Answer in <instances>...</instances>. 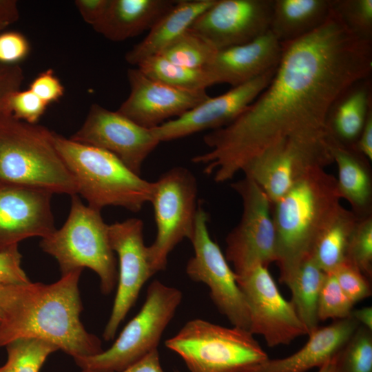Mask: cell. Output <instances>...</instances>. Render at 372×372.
<instances>
[{"label": "cell", "mask_w": 372, "mask_h": 372, "mask_svg": "<svg viewBox=\"0 0 372 372\" xmlns=\"http://www.w3.org/2000/svg\"><path fill=\"white\" fill-rule=\"evenodd\" d=\"M217 51L207 40L189 29L158 56L180 65L206 68L213 61Z\"/></svg>", "instance_id": "cell-30"}, {"label": "cell", "mask_w": 372, "mask_h": 372, "mask_svg": "<svg viewBox=\"0 0 372 372\" xmlns=\"http://www.w3.org/2000/svg\"><path fill=\"white\" fill-rule=\"evenodd\" d=\"M216 0H179L149 29L147 35L125 56L136 67L145 59L158 55L165 48L190 28L197 18Z\"/></svg>", "instance_id": "cell-23"}, {"label": "cell", "mask_w": 372, "mask_h": 372, "mask_svg": "<svg viewBox=\"0 0 372 372\" xmlns=\"http://www.w3.org/2000/svg\"><path fill=\"white\" fill-rule=\"evenodd\" d=\"M236 277L248 307L252 334L262 335L270 347L289 344L307 335L293 304L283 298L267 267L258 266Z\"/></svg>", "instance_id": "cell-13"}, {"label": "cell", "mask_w": 372, "mask_h": 372, "mask_svg": "<svg viewBox=\"0 0 372 372\" xmlns=\"http://www.w3.org/2000/svg\"><path fill=\"white\" fill-rule=\"evenodd\" d=\"M336 178L315 169L272 204L280 282L311 256L319 236L342 205Z\"/></svg>", "instance_id": "cell-3"}, {"label": "cell", "mask_w": 372, "mask_h": 372, "mask_svg": "<svg viewBox=\"0 0 372 372\" xmlns=\"http://www.w3.org/2000/svg\"><path fill=\"white\" fill-rule=\"evenodd\" d=\"M346 261L371 279L372 214L359 218L348 244Z\"/></svg>", "instance_id": "cell-33"}, {"label": "cell", "mask_w": 372, "mask_h": 372, "mask_svg": "<svg viewBox=\"0 0 372 372\" xmlns=\"http://www.w3.org/2000/svg\"><path fill=\"white\" fill-rule=\"evenodd\" d=\"M82 372H100L83 370ZM118 372H164L161 365L158 349H154L143 358Z\"/></svg>", "instance_id": "cell-43"}, {"label": "cell", "mask_w": 372, "mask_h": 372, "mask_svg": "<svg viewBox=\"0 0 372 372\" xmlns=\"http://www.w3.org/2000/svg\"><path fill=\"white\" fill-rule=\"evenodd\" d=\"M333 163L338 167V188L342 199L351 211L363 218L371 214L372 178L369 161L352 147L338 144L331 139Z\"/></svg>", "instance_id": "cell-25"}, {"label": "cell", "mask_w": 372, "mask_h": 372, "mask_svg": "<svg viewBox=\"0 0 372 372\" xmlns=\"http://www.w3.org/2000/svg\"><path fill=\"white\" fill-rule=\"evenodd\" d=\"M208 214L199 201L194 236V254L186 265V273L194 282H203L218 311L233 327L249 331V309L233 269L220 248L211 238Z\"/></svg>", "instance_id": "cell-12"}, {"label": "cell", "mask_w": 372, "mask_h": 372, "mask_svg": "<svg viewBox=\"0 0 372 372\" xmlns=\"http://www.w3.org/2000/svg\"><path fill=\"white\" fill-rule=\"evenodd\" d=\"M48 105L29 89L17 91L10 100L12 115L30 124L37 123Z\"/></svg>", "instance_id": "cell-37"}, {"label": "cell", "mask_w": 372, "mask_h": 372, "mask_svg": "<svg viewBox=\"0 0 372 372\" xmlns=\"http://www.w3.org/2000/svg\"><path fill=\"white\" fill-rule=\"evenodd\" d=\"M327 130L285 138L267 147L243 168L275 203L312 171L333 163Z\"/></svg>", "instance_id": "cell-9"}, {"label": "cell", "mask_w": 372, "mask_h": 372, "mask_svg": "<svg viewBox=\"0 0 372 372\" xmlns=\"http://www.w3.org/2000/svg\"><path fill=\"white\" fill-rule=\"evenodd\" d=\"M109 0H76L74 4L83 20L92 27L103 17Z\"/></svg>", "instance_id": "cell-42"}, {"label": "cell", "mask_w": 372, "mask_h": 372, "mask_svg": "<svg viewBox=\"0 0 372 372\" xmlns=\"http://www.w3.org/2000/svg\"><path fill=\"white\" fill-rule=\"evenodd\" d=\"M359 325L349 316L318 327L308 335V341L297 352L284 358H269L254 372H307L320 368L340 352Z\"/></svg>", "instance_id": "cell-21"}, {"label": "cell", "mask_w": 372, "mask_h": 372, "mask_svg": "<svg viewBox=\"0 0 372 372\" xmlns=\"http://www.w3.org/2000/svg\"><path fill=\"white\" fill-rule=\"evenodd\" d=\"M178 372V371H177Z\"/></svg>", "instance_id": "cell-50"}, {"label": "cell", "mask_w": 372, "mask_h": 372, "mask_svg": "<svg viewBox=\"0 0 372 372\" xmlns=\"http://www.w3.org/2000/svg\"><path fill=\"white\" fill-rule=\"evenodd\" d=\"M0 372H2L1 366L0 367Z\"/></svg>", "instance_id": "cell-49"}, {"label": "cell", "mask_w": 372, "mask_h": 372, "mask_svg": "<svg viewBox=\"0 0 372 372\" xmlns=\"http://www.w3.org/2000/svg\"><path fill=\"white\" fill-rule=\"evenodd\" d=\"M19 18L17 2L15 0H0V32Z\"/></svg>", "instance_id": "cell-45"}, {"label": "cell", "mask_w": 372, "mask_h": 372, "mask_svg": "<svg viewBox=\"0 0 372 372\" xmlns=\"http://www.w3.org/2000/svg\"><path fill=\"white\" fill-rule=\"evenodd\" d=\"M333 0H273L270 31L280 43L299 39L329 17Z\"/></svg>", "instance_id": "cell-26"}, {"label": "cell", "mask_w": 372, "mask_h": 372, "mask_svg": "<svg viewBox=\"0 0 372 372\" xmlns=\"http://www.w3.org/2000/svg\"><path fill=\"white\" fill-rule=\"evenodd\" d=\"M354 303L344 293L332 273H326L318 301L319 321L340 320L351 316Z\"/></svg>", "instance_id": "cell-34"}, {"label": "cell", "mask_w": 372, "mask_h": 372, "mask_svg": "<svg viewBox=\"0 0 372 372\" xmlns=\"http://www.w3.org/2000/svg\"><path fill=\"white\" fill-rule=\"evenodd\" d=\"M231 187L242 204L238 225L227 234L225 258L236 276L258 266L276 262V238L272 204L264 191L250 178L233 183Z\"/></svg>", "instance_id": "cell-11"}, {"label": "cell", "mask_w": 372, "mask_h": 372, "mask_svg": "<svg viewBox=\"0 0 372 372\" xmlns=\"http://www.w3.org/2000/svg\"><path fill=\"white\" fill-rule=\"evenodd\" d=\"M281 44L282 56L267 87L234 121L207 134L203 141L210 150L192 158L216 183L232 179L285 138L327 130L335 101L371 76L372 41L351 32L333 8L317 29Z\"/></svg>", "instance_id": "cell-1"}, {"label": "cell", "mask_w": 372, "mask_h": 372, "mask_svg": "<svg viewBox=\"0 0 372 372\" xmlns=\"http://www.w3.org/2000/svg\"><path fill=\"white\" fill-rule=\"evenodd\" d=\"M70 138L111 153L140 176L143 163L160 143L152 129L96 103L91 105L84 123Z\"/></svg>", "instance_id": "cell-15"}, {"label": "cell", "mask_w": 372, "mask_h": 372, "mask_svg": "<svg viewBox=\"0 0 372 372\" xmlns=\"http://www.w3.org/2000/svg\"><path fill=\"white\" fill-rule=\"evenodd\" d=\"M360 325L372 330V308L364 307L358 309H353L351 316Z\"/></svg>", "instance_id": "cell-46"}, {"label": "cell", "mask_w": 372, "mask_h": 372, "mask_svg": "<svg viewBox=\"0 0 372 372\" xmlns=\"http://www.w3.org/2000/svg\"><path fill=\"white\" fill-rule=\"evenodd\" d=\"M172 0H109L93 28L112 41H123L149 29L175 4Z\"/></svg>", "instance_id": "cell-22"}, {"label": "cell", "mask_w": 372, "mask_h": 372, "mask_svg": "<svg viewBox=\"0 0 372 372\" xmlns=\"http://www.w3.org/2000/svg\"><path fill=\"white\" fill-rule=\"evenodd\" d=\"M83 270L51 284L6 285L1 305L0 347L23 338L44 340L74 360L101 353L102 342L81 321L83 309L79 288Z\"/></svg>", "instance_id": "cell-2"}, {"label": "cell", "mask_w": 372, "mask_h": 372, "mask_svg": "<svg viewBox=\"0 0 372 372\" xmlns=\"http://www.w3.org/2000/svg\"><path fill=\"white\" fill-rule=\"evenodd\" d=\"M30 43L26 37L16 31L0 33V63L17 65L30 52Z\"/></svg>", "instance_id": "cell-38"}, {"label": "cell", "mask_w": 372, "mask_h": 372, "mask_svg": "<svg viewBox=\"0 0 372 372\" xmlns=\"http://www.w3.org/2000/svg\"><path fill=\"white\" fill-rule=\"evenodd\" d=\"M0 180L52 194H77L76 183L57 151L53 131L0 116Z\"/></svg>", "instance_id": "cell-4"}, {"label": "cell", "mask_w": 372, "mask_h": 372, "mask_svg": "<svg viewBox=\"0 0 372 372\" xmlns=\"http://www.w3.org/2000/svg\"><path fill=\"white\" fill-rule=\"evenodd\" d=\"M282 52L281 43L269 30L250 42L218 50L206 68L216 84L233 87L276 69Z\"/></svg>", "instance_id": "cell-20"}, {"label": "cell", "mask_w": 372, "mask_h": 372, "mask_svg": "<svg viewBox=\"0 0 372 372\" xmlns=\"http://www.w3.org/2000/svg\"><path fill=\"white\" fill-rule=\"evenodd\" d=\"M156 226L154 242L147 247L154 275L166 269L170 253L183 240H191L195 230L198 185L194 174L183 167H173L154 182L149 202Z\"/></svg>", "instance_id": "cell-10"}, {"label": "cell", "mask_w": 372, "mask_h": 372, "mask_svg": "<svg viewBox=\"0 0 372 372\" xmlns=\"http://www.w3.org/2000/svg\"><path fill=\"white\" fill-rule=\"evenodd\" d=\"M273 0H216L190 27L217 50L250 42L270 30Z\"/></svg>", "instance_id": "cell-16"}, {"label": "cell", "mask_w": 372, "mask_h": 372, "mask_svg": "<svg viewBox=\"0 0 372 372\" xmlns=\"http://www.w3.org/2000/svg\"><path fill=\"white\" fill-rule=\"evenodd\" d=\"M28 89L48 104L59 101L65 92L63 85L52 69L37 76Z\"/></svg>", "instance_id": "cell-41"}, {"label": "cell", "mask_w": 372, "mask_h": 372, "mask_svg": "<svg viewBox=\"0 0 372 372\" xmlns=\"http://www.w3.org/2000/svg\"><path fill=\"white\" fill-rule=\"evenodd\" d=\"M332 8L351 32L372 41V0H333Z\"/></svg>", "instance_id": "cell-35"}, {"label": "cell", "mask_w": 372, "mask_h": 372, "mask_svg": "<svg viewBox=\"0 0 372 372\" xmlns=\"http://www.w3.org/2000/svg\"><path fill=\"white\" fill-rule=\"evenodd\" d=\"M191 372H254L269 358L254 334L196 318L165 341Z\"/></svg>", "instance_id": "cell-7"}, {"label": "cell", "mask_w": 372, "mask_h": 372, "mask_svg": "<svg viewBox=\"0 0 372 372\" xmlns=\"http://www.w3.org/2000/svg\"><path fill=\"white\" fill-rule=\"evenodd\" d=\"M130 92L117 112L147 129L178 117L209 96L206 90H187L155 80L138 68L127 70Z\"/></svg>", "instance_id": "cell-18"}, {"label": "cell", "mask_w": 372, "mask_h": 372, "mask_svg": "<svg viewBox=\"0 0 372 372\" xmlns=\"http://www.w3.org/2000/svg\"><path fill=\"white\" fill-rule=\"evenodd\" d=\"M331 273L340 288L354 304L371 296V280L347 261L345 260Z\"/></svg>", "instance_id": "cell-36"}, {"label": "cell", "mask_w": 372, "mask_h": 372, "mask_svg": "<svg viewBox=\"0 0 372 372\" xmlns=\"http://www.w3.org/2000/svg\"><path fill=\"white\" fill-rule=\"evenodd\" d=\"M141 219L131 218L109 225L111 247L118 257L117 290L112 312L103 333L105 341L116 335L118 327L134 305L144 284L154 276L143 238Z\"/></svg>", "instance_id": "cell-14"}, {"label": "cell", "mask_w": 372, "mask_h": 372, "mask_svg": "<svg viewBox=\"0 0 372 372\" xmlns=\"http://www.w3.org/2000/svg\"><path fill=\"white\" fill-rule=\"evenodd\" d=\"M136 68L147 76L174 87L206 90L215 80L207 68H191L167 61L160 56L148 58Z\"/></svg>", "instance_id": "cell-29"}, {"label": "cell", "mask_w": 372, "mask_h": 372, "mask_svg": "<svg viewBox=\"0 0 372 372\" xmlns=\"http://www.w3.org/2000/svg\"><path fill=\"white\" fill-rule=\"evenodd\" d=\"M55 147L76 183L77 194L90 207L106 206L139 211L149 203L154 182L143 179L111 153L82 144L53 132Z\"/></svg>", "instance_id": "cell-5"}, {"label": "cell", "mask_w": 372, "mask_h": 372, "mask_svg": "<svg viewBox=\"0 0 372 372\" xmlns=\"http://www.w3.org/2000/svg\"><path fill=\"white\" fill-rule=\"evenodd\" d=\"M101 211L85 205L78 194L71 196L68 216L59 229L41 238L40 247L57 261L61 275L87 267L99 277L102 293L117 285L116 260Z\"/></svg>", "instance_id": "cell-6"}, {"label": "cell", "mask_w": 372, "mask_h": 372, "mask_svg": "<svg viewBox=\"0 0 372 372\" xmlns=\"http://www.w3.org/2000/svg\"><path fill=\"white\" fill-rule=\"evenodd\" d=\"M337 355L322 365L318 372H336Z\"/></svg>", "instance_id": "cell-47"}, {"label": "cell", "mask_w": 372, "mask_h": 372, "mask_svg": "<svg viewBox=\"0 0 372 372\" xmlns=\"http://www.w3.org/2000/svg\"><path fill=\"white\" fill-rule=\"evenodd\" d=\"M6 285H1L0 284V320H1V300L3 293L4 287Z\"/></svg>", "instance_id": "cell-48"}, {"label": "cell", "mask_w": 372, "mask_h": 372, "mask_svg": "<svg viewBox=\"0 0 372 372\" xmlns=\"http://www.w3.org/2000/svg\"><path fill=\"white\" fill-rule=\"evenodd\" d=\"M276 69L247 83L233 87L161 125L152 129L161 143L169 141L206 130L223 127L238 118L271 82Z\"/></svg>", "instance_id": "cell-17"}, {"label": "cell", "mask_w": 372, "mask_h": 372, "mask_svg": "<svg viewBox=\"0 0 372 372\" xmlns=\"http://www.w3.org/2000/svg\"><path fill=\"white\" fill-rule=\"evenodd\" d=\"M358 219L342 205L319 236L311 257L324 273H333L346 260L348 244Z\"/></svg>", "instance_id": "cell-28"}, {"label": "cell", "mask_w": 372, "mask_h": 372, "mask_svg": "<svg viewBox=\"0 0 372 372\" xmlns=\"http://www.w3.org/2000/svg\"><path fill=\"white\" fill-rule=\"evenodd\" d=\"M21 258L19 245L0 251L1 285H21L30 281L21 267Z\"/></svg>", "instance_id": "cell-40"}, {"label": "cell", "mask_w": 372, "mask_h": 372, "mask_svg": "<svg viewBox=\"0 0 372 372\" xmlns=\"http://www.w3.org/2000/svg\"><path fill=\"white\" fill-rule=\"evenodd\" d=\"M353 149L369 161L372 160V110L369 112L364 127Z\"/></svg>", "instance_id": "cell-44"}, {"label": "cell", "mask_w": 372, "mask_h": 372, "mask_svg": "<svg viewBox=\"0 0 372 372\" xmlns=\"http://www.w3.org/2000/svg\"><path fill=\"white\" fill-rule=\"evenodd\" d=\"M336 372H372V330L359 325L337 355Z\"/></svg>", "instance_id": "cell-32"}, {"label": "cell", "mask_w": 372, "mask_h": 372, "mask_svg": "<svg viewBox=\"0 0 372 372\" xmlns=\"http://www.w3.org/2000/svg\"><path fill=\"white\" fill-rule=\"evenodd\" d=\"M7 360L2 372H39L48 356L59 349L39 339L23 338L6 347Z\"/></svg>", "instance_id": "cell-31"}, {"label": "cell", "mask_w": 372, "mask_h": 372, "mask_svg": "<svg viewBox=\"0 0 372 372\" xmlns=\"http://www.w3.org/2000/svg\"><path fill=\"white\" fill-rule=\"evenodd\" d=\"M52 193L0 180V251L32 237L45 238L55 229Z\"/></svg>", "instance_id": "cell-19"}, {"label": "cell", "mask_w": 372, "mask_h": 372, "mask_svg": "<svg viewBox=\"0 0 372 372\" xmlns=\"http://www.w3.org/2000/svg\"><path fill=\"white\" fill-rule=\"evenodd\" d=\"M183 299L181 291L155 280L139 312L125 325L110 349L74 360L83 370L118 372L158 349L162 335Z\"/></svg>", "instance_id": "cell-8"}, {"label": "cell", "mask_w": 372, "mask_h": 372, "mask_svg": "<svg viewBox=\"0 0 372 372\" xmlns=\"http://www.w3.org/2000/svg\"><path fill=\"white\" fill-rule=\"evenodd\" d=\"M371 110L372 85L369 76L352 84L333 103L326 121L331 138L353 148Z\"/></svg>", "instance_id": "cell-24"}, {"label": "cell", "mask_w": 372, "mask_h": 372, "mask_svg": "<svg viewBox=\"0 0 372 372\" xmlns=\"http://www.w3.org/2000/svg\"><path fill=\"white\" fill-rule=\"evenodd\" d=\"M324 273L311 256L305 259L285 282L296 312L307 335L318 327V301Z\"/></svg>", "instance_id": "cell-27"}, {"label": "cell", "mask_w": 372, "mask_h": 372, "mask_svg": "<svg viewBox=\"0 0 372 372\" xmlns=\"http://www.w3.org/2000/svg\"><path fill=\"white\" fill-rule=\"evenodd\" d=\"M23 79V72L19 64L0 63V116L11 114L10 98L21 90Z\"/></svg>", "instance_id": "cell-39"}]
</instances>
